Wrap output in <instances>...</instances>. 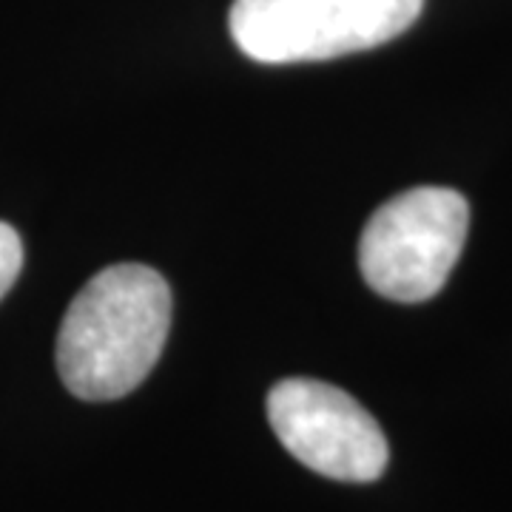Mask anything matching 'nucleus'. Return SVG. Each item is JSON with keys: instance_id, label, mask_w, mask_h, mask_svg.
I'll return each instance as SVG.
<instances>
[{"instance_id": "nucleus-1", "label": "nucleus", "mask_w": 512, "mask_h": 512, "mask_svg": "<svg viewBox=\"0 0 512 512\" xmlns=\"http://www.w3.org/2000/svg\"><path fill=\"white\" fill-rule=\"evenodd\" d=\"M171 328L168 282L148 265H111L89 279L57 333V370L83 402L128 396L154 370Z\"/></svg>"}, {"instance_id": "nucleus-2", "label": "nucleus", "mask_w": 512, "mask_h": 512, "mask_svg": "<svg viewBox=\"0 0 512 512\" xmlns=\"http://www.w3.org/2000/svg\"><path fill=\"white\" fill-rule=\"evenodd\" d=\"M424 0H234L231 37L256 63H313L404 35Z\"/></svg>"}, {"instance_id": "nucleus-3", "label": "nucleus", "mask_w": 512, "mask_h": 512, "mask_svg": "<svg viewBox=\"0 0 512 512\" xmlns=\"http://www.w3.org/2000/svg\"><path fill=\"white\" fill-rule=\"evenodd\" d=\"M470 228V205L453 188H410L367 220L359 268L373 291L393 302H427L456 268Z\"/></svg>"}, {"instance_id": "nucleus-4", "label": "nucleus", "mask_w": 512, "mask_h": 512, "mask_svg": "<svg viewBox=\"0 0 512 512\" xmlns=\"http://www.w3.org/2000/svg\"><path fill=\"white\" fill-rule=\"evenodd\" d=\"M268 421L299 464L319 476L370 484L387 467V439L345 390L316 379H285L268 393Z\"/></svg>"}, {"instance_id": "nucleus-5", "label": "nucleus", "mask_w": 512, "mask_h": 512, "mask_svg": "<svg viewBox=\"0 0 512 512\" xmlns=\"http://www.w3.org/2000/svg\"><path fill=\"white\" fill-rule=\"evenodd\" d=\"M20 268H23V242L12 225L0 222V299L15 285Z\"/></svg>"}]
</instances>
